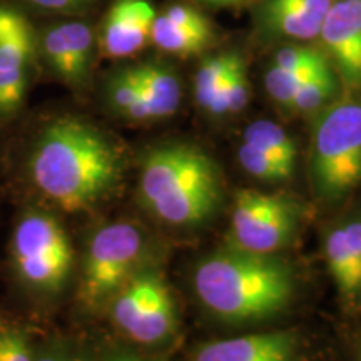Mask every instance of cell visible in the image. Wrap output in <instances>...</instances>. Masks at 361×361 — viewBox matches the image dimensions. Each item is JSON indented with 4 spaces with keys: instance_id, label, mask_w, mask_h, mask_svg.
I'll list each match as a JSON object with an SVG mask.
<instances>
[{
    "instance_id": "277c9868",
    "label": "cell",
    "mask_w": 361,
    "mask_h": 361,
    "mask_svg": "<svg viewBox=\"0 0 361 361\" xmlns=\"http://www.w3.org/2000/svg\"><path fill=\"white\" fill-rule=\"evenodd\" d=\"M310 179L322 200L336 201L361 184V101L331 104L314 126Z\"/></svg>"
},
{
    "instance_id": "44dd1931",
    "label": "cell",
    "mask_w": 361,
    "mask_h": 361,
    "mask_svg": "<svg viewBox=\"0 0 361 361\" xmlns=\"http://www.w3.org/2000/svg\"><path fill=\"white\" fill-rule=\"evenodd\" d=\"M336 78L333 72L331 66L324 67L319 72L303 82L298 92L293 97L290 104V109L298 112H311L318 111L319 107L326 106V104L335 97L336 94Z\"/></svg>"
},
{
    "instance_id": "9c48e42d",
    "label": "cell",
    "mask_w": 361,
    "mask_h": 361,
    "mask_svg": "<svg viewBox=\"0 0 361 361\" xmlns=\"http://www.w3.org/2000/svg\"><path fill=\"white\" fill-rule=\"evenodd\" d=\"M34 54L29 22L12 8L0 7V117L20 109Z\"/></svg>"
},
{
    "instance_id": "484cf974",
    "label": "cell",
    "mask_w": 361,
    "mask_h": 361,
    "mask_svg": "<svg viewBox=\"0 0 361 361\" xmlns=\"http://www.w3.org/2000/svg\"><path fill=\"white\" fill-rule=\"evenodd\" d=\"M324 64H329L326 54L319 49L306 47V45H291V47L281 49L273 62V66L288 71H308Z\"/></svg>"
},
{
    "instance_id": "5bb4252c",
    "label": "cell",
    "mask_w": 361,
    "mask_h": 361,
    "mask_svg": "<svg viewBox=\"0 0 361 361\" xmlns=\"http://www.w3.org/2000/svg\"><path fill=\"white\" fill-rule=\"evenodd\" d=\"M326 264L338 291L361 298V221H346L328 233L324 241Z\"/></svg>"
},
{
    "instance_id": "f1b7e54d",
    "label": "cell",
    "mask_w": 361,
    "mask_h": 361,
    "mask_svg": "<svg viewBox=\"0 0 361 361\" xmlns=\"http://www.w3.org/2000/svg\"><path fill=\"white\" fill-rule=\"evenodd\" d=\"M106 361H162V360L144 358V356H139L134 353H114V355H111Z\"/></svg>"
},
{
    "instance_id": "ba28073f",
    "label": "cell",
    "mask_w": 361,
    "mask_h": 361,
    "mask_svg": "<svg viewBox=\"0 0 361 361\" xmlns=\"http://www.w3.org/2000/svg\"><path fill=\"white\" fill-rule=\"evenodd\" d=\"M301 204L281 194L239 189L234 194L229 246L256 255H274L296 236Z\"/></svg>"
},
{
    "instance_id": "f546056e",
    "label": "cell",
    "mask_w": 361,
    "mask_h": 361,
    "mask_svg": "<svg viewBox=\"0 0 361 361\" xmlns=\"http://www.w3.org/2000/svg\"><path fill=\"white\" fill-rule=\"evenodd\" d=\"M204 4H209L213 7H236L241 6L245 0H202Z\"/></svg>"
},
{
    "instance_id": "4fadbf2b",
    "label": "cell",
    "mask_w": 361,
    "mask_h": 361,
    "mask_svg": "<svg viewBox=\"0 0 361 361\" xmlns=\"http://www.w3.org/2000/svg\"><path fill=\"white\" fill-rule=\"evenodd\" d=\"M94 37L84 22H66L45 34L44 54L51 69L64 82L80 85L85 82L92 57Z\"/></svg>"
},
{
    "instance_id": "83f0119b",
    "label": "cell",
    "mask_w": 361,
    "mask_h": 361,
    "mask_svg": "<svg viewBox=\"0 0 361 361\" xmlns=\"http://www.w3.org/2000/svg\"><path fill=\"white\" fill-rule=\"evenodd\" d=\"M30 2L47 11H74L84 7L90 0H30Z\"/></svg>"
},
{
    "instance_id": "5b68a950",
    "label": "cell",
    "mask_w": 361,
    "mask_h": 361,
    "mask_svg": "<svg viewBox=\"0 0 361 361\" xmlns=\"http://www.w3.org/2000/svg\"><path fill=\"white\" fill-rule=\"evenodd\" d=\"M17 276L30 290L54 295L64 288L74 264V251L64 226L52 214L29 209L12 234Z\"/></svg>"
},
{
    "instance_id": "d4e9b609",
    "label": "cell",
    "mask_w": 361,
    "mask_h": 361,
    "mask_svg": "<svg viewBox=\"0 0 361 361\" xmlns=\"http://www.w3.org/2000/svg\"><path fill=\"white\" fill-rule=\"evenodd\" d=\"M35 346L19 324L0 322V361H34Z\"/></svg>"
},
{
    "instance_id": "3957f363",
    "label": "cell",
    "mask_w": 361,
    "mask_h": 361,
    "mask_svg": "<svg viewBox=\"0 0 361 361\" xmlns=\"http://www.w3.org/2000/svg\"><path fill=\"white\" fill-rule=\"evenodd\" d=\"M139 200L149 214L166 224H202L223 201L218 164L191 144L151 149L139 174Z\"/></svg>"
},
{
    "instance_id": "d6986e66",
    "label": "cell",
    "mask_w": 361,
    "mask_h": 361,
    "mask_svg": "<svg viewBox=\"0 0 361 361\" xmlns=\"http://www.w3.org/2000/svg\"><path fill=\"white\" fill-rule=\"evenodd\" d=\"M234 57H236V54L233 52L207 57L196 72V78H194V96H196V102L200 104L201 109L209 112V114L214 112L216 101H218L226 74H228Z\"/></svg>"
},
{
    "instance_id": "8fae6325",
    "label": "cell",
    "mask_w": 361,
    "mask_h": 361,
    "mask_svg": "<svg viewBox=\"0 0 361 361\" xmlns=\"http://www.w3.org/2000/svg\"><path fill=\"white\" fill-rule=\"evenodd\" d=\"M192 361H300V338L278 329L216 340L197 346Z\"/></svg>"
},
{
    "instance_id": "ffe728a7",
    "label": "cell",
    "mask_w": 361,
    "mask_h": 361,
    "mask_svg": "<svg viewBox=\"0 0 361 361\" xmlns=\"http://www.w3.org/2000/svg\"><path fill=\"white\" fill-rule=\"evenodd\" d=\"M247 102H250V80H247L245 61L236 54L228 74H226L213 114H236L245 109Z\"/></svg>"
},
{
    "instance_id": "4316f807",
    "label": "cell",
    "mask_w": 361,
    "mask_h": 361,
    "mask_svg": "<svg viewBox=\"0 0 361 361\" xmlns=\"http://www.w3.org/2000/svg\"><path fill=\"white\" fill-rule=\"evenodd\" d=\"M34 361H92L82 350L62 340L47 341L35 348Z\"/></svg>"
},
{
    "instance_id": "6da1fadb",
    "label": "cell",
    "mask_w": 361,
    "mask_h": 361,
    "mask_svg": "<svg viewBox=\"0 0 361 361\" xmlns=\"http://www.w3.org/2000/svg\"><path fill=\"white\" fill-rule=\"evenodd\" d=\"M40 194L64 211H82L106 197L121 178V157L109 139L75 117L42 130L29 161Z\"/></svg>"
},
{
    "instance_id": "4dcf8cb0",
    "label": "cell",
    "mask_w": 361,
    "mask_h": 361,
    "mask_svg": "<svg viewBox=\"0 0 361 361\" xmlns=\"http://www.w3.org/2000/svg\"><path fill=\"white\" fill-rule=\"evenodd\" d=\"M353 361H361V343L358 346H356V351H355V360Z\"/></svg>"
},
{
    "instance_id": "603a6c76",
    "label": "cell",
    "mask_w": 361,
    "mask_h": 361,
    "mask_svg": "<svg viewBox=\"0 0 361 361\" xmlns=\"http://www.w3.org/2000/svg\"><path fill=\"white\" fill-rule=\"evenodd\" d=\"M331 64H324L322 67H316V69H308V71H288L281 69V67L271 66L268 71H266L264 75V85L266 90L271 97L274 99L278 104H281L283 107H288L290 109V104L298 92V89L306 82L311 75H314L316 72H319L324 67Z\"/></svg>"
},
{
    "instance_id": "7a4b0ae2",
    "label": "cell",
    "mask_w": 361,
    "mask_h": 361,
    "mask_svg": "<svg viewBox=\"0 0 361 361\" xmlns=\"http://www.w3.org/2000/svg\"><path fill=\"white\" fill-rule=\"evenodd\" d=\"M194 291L216 318L226 323H252L273 318L295 293L293 271L274 255L226 246L194 269Z\"/></svg>"
},
{
    "instance_id": "ac0fdd59",
    "label": "cell",
    "mask_w": 361,
    "mask_h": 361,
    "mask_svg": "<svg viewBox=\"0 0 361 361\" xmlns=\"http://www.w3.org/2000/svg\"><path fill=\"white\" fill-rule=\"evenodd\" d=\"M243 141L261 149L266 154L286 166L288 169H295L296 146L290 134L278 124L266 119L255 121L243 133Z\"/></svg>"
},
{
    "instance_id": "7402d4cb",
    "label": "cell",
    "mask_w": 361,
    "mask_h": 361,
    "mask_svg": "<svg viewBox=\"0 0 361 361\" xmlns=\"http://www.w3.org/2000/svg\"><path fill=\"white\" fill-rule=\"evenodd\" d=\"M238 159L247 174L263 180V183H283V180L290 179L293 174L291 169H288L274 157L245 141L238 149Z\"/></svg>"
},
{
    "instance_id": "2e32d148",
    "label": "cell",
    "mask_w": 361,
    "mask_h": 361,
    "mask_svg": "<svg viewBox=\"0 0 361 361\" xmlns=\"http://www.w3.org/2000/svg\"><path fill=\"white\" fill-rule=\"evenodd\" d=\"M333 0H268L263 22L271 32L291 39H314Z\"/></svg>"
},
{
    "instance_id": "7c38bea8",
    "label": "cell",
    "mask_w": 361,
    "mask_h": 361,
    "mask_svg": "<svg viewBox=\"0 0 361 361\" xmlns=\"http://www.w3.org/2000/svg\"><path fill=\"white\" fill-rule=\"evenodd\" d=\"M156 12L146 0H119L107 12L101 30V51L123 59L139 52L151 40Z\"/></svg>"
},
{
    "instance_id": "9a60e30c",
    "label": "cell",
    "mask_w": 361,
    "mask_h": 361,
    "mask_svg": "<svg viewBox=\"0 0 361 361\" xmlns=\"http://www.w3.org/2000/svg\"><path fill=\"white\" fill-rule=\"evenodd\" d=\"M141 80V96L126 117L133 121H156L173 116L180 104V82L174 72L157 64L135 66Z\"/></svg>"
},
{
    "instance_id": "8992f818",
    "label": "cell",
    "mask_w": 361,
    "mask_h": 361,
    "mask_svg": "<svg viewBox=\"0 0 361 361\" xmlns=\"http://www.w3.org/2000/svg\"><path fill=\"white\" fill-rule=\"evenodd\" d=\"M146 239L133 223H111L90 238L82 263L79 298L96 308L109 301L137 269H141Z\"/></svg>"
},
{
    "instance_id": "cb8c5ba5",
    "label": "cell",
    "mask_w": 361,
    "mask_h": 361,
    "mask_svg": "<svg viewBox=\"0 0 361 361\" xmlns=\"http://www.w3.org/2000/svg\"><path fill=\"white\" fill-rule=\"evenodd\" d=\"M106 96L112 109L126 116L134 102L141 96V80L135 67H128L116 72L112 78L107 80Z\"/></svg>"
},
{
    "instance_id": "e0dca14e",
    "label": "cell",
    "mask_w": 361,
    "mask_h": 361,
    "mask_svg": "<svg viewBox=\"0 0 361 361\" xmlns=\"http://www.w3.org/2000/svg\"><path fill=\"white\" fill-rule=\"evenodd\" d=\"M211 40H213V29L209 22L194 25L180 24L161 13L156 16L151 29V42L156 47L180 57L200 54L211 44Z\"/></svg>"
},
{
    "instance_id": "30bf717a",
    "label": "cell",
    "mask_w": 361,
    "mask_h": 361,
    "mask_svg": "<svg viewBox=\"0 0 361 361\" xmlns=\"http://www.w3.org/2000/svg\"><path fill=\"white\" fill-rule=\"evenodd\" d=\"M318 37L350 89L361 87V0H338L329 7Z\"/></svg>"
},
{
    "instance_id": "52a82bcc",
    "label": "cell",
    "mask_w": 361,
    "mask_h": 361,
    "mask_svg": "<svg viewBox=\"0 0 361 361\" xmlns=\"http://www.w3.org/2000/svg\"><path fill=\"white\" fill-rule=\"evenodd\" d=\"M112 322L137 345L169 341L178 328L176 305L161 273L141 268L111 298Z\"/></svg>"
}]
</instances>
